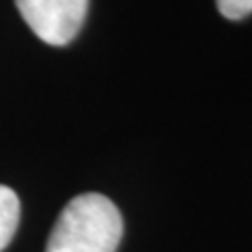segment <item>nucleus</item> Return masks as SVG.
<instances>
[{
    "label": "nucleus",
    "mask_w": 252,
    "mask_h": 252,
    "mask_svg": "<svg viewBox=\"0 0 252 252\" xmlns=\"http://www.w3.org/2000/svg\"><path fill=\"white\" fill-rule=\"evenodd\" d=\"M217 6L227 19H242L252 13V0H217Z\"/></svg>",
    "instance_id": "obj_4"
},
{
    "label": "nucleus",
    "mask_w": 252,
    "mask_h": 252,
    "mask_svg": "<svg viewBox=\"0 0 252 252\" xmlns=\"http://www.w3.org/2000/svg\"><path fill=\"white\" fill-rule=\"evenodd\" d=\"M21 206L19 198L11 187L0 185V252L11 244L15 231L19 225Z\"/></svg>",
    "instance_id": "obj_3"
},
{
    "label": "nucleus",
    "mask_w": 252,
    "mask_h": 252,
    "mask_svg": "<svg viewBox=\"0 0 252 252\" xmlns=\"http://www.w3.org/2000/svg\"><path fill=\"white\" fill-rule=\"evenodd\" d=\"M122 231V215L112 200L80 193L61 210L46 252H116Z\"/></svg>",
    "instance_id": "obj_1"
},
{
    "label": "nucleus",
    "mask_w": 252,
    "mask_h": 252,
    "mask_svg": "<svg viewBox=\"0 0 252 252\" xmlns=\"http://www.w3.org/2000/svg\"><path fill=\"white\" fill-rule=\"evenodd\" d=\"M30 30L51 46L72 42L80 32L89 0H15Z\"/></svg>",
    "instance_id": "obj_2"
}]
</instances>
